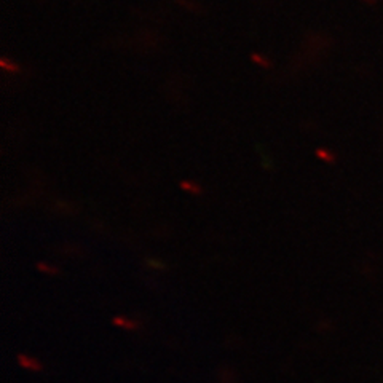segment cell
Wrapping results in <instances>:
<instances>
[{
  "mask_svg": "<svg viewBox=\"0 0 383 383\" xmlns=\"http://www.w3.org/2000/svg\"><path fill=\"white\" fill-rule=\"evenodd\" d=\"M182 188H185V190H190L192 193H197V195H200V193H201V188H200L198 185H195V184H190V182H182Z\"/></svg>",
  "mask_w": 383,
  "mask_h": 383,
  "instance_id": "obj_2",
  "label": "cell"
},
{
  "mask_svg": "<svg viewBox=\"0 0 383 383\" xmlns=\"http://www.w3.org/2000/svg\"><path fill=\"white\" fill-rule=\"evenodd\" d=\"M2 67L3 69H10V71H18V66H15V62L11 64V62H7V61H2Z\"/></svg>",
  "mask_w": 383,
  "mask_h": 383,
  "instance_id": "obj_3",
  "label": "cell"
},
{
  "mask_svg": "<svg viewBox=\"0 0 383 383\" xmlns=\"http://www.w3.org/2000/svg\"><path fill=\"white\" fill-rule=\"evenodd\" d=\"M19 363L22 367H27L29 370H38L42 365H40V363H37L36 359H32L29 356H19Z\"/></svg>",
  "mask_w": 383,
  "mask_h": 383,
  "instance_id": "obj_1",
  "label": "cell"
},
{
  "mask_svg": "<svg viewBox=\"0 0 383 383\" xmlns=\"http://www.w3.org/2000/svg\"><path fill=\"white\" fill-rule=\"evenodd\" d=\"M253 59L257 61V62H260V66H264V67H268V66H270V64H267V62H265L264 59H260V56H257V55L253 56Z\"/></svg>",
  "mask_w": 383,
  "mask_h": 383,
  "instance_id": "obj_4",
  "label": "cell"
}]
</instances>
